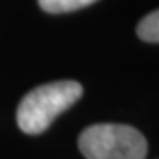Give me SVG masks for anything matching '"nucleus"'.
Here are the masks:
<instances>
[{"instance_id":"4","label":"nucleus","mask_w":159,"mask_h":159,"mask_svg":"<svg viewBox=\"0 0 159 159\" xmlns=\"http://www.w3.org/2000/svg\"><path fill=\"white\" fill-rule=\"evenodd\" d=\"M136 34L145 43H159V9L147 14L138 23Z\"/></svg>"},{"instance_id":"1","label":"nucleus","mask_w":159,"mask_h":159,"mask_svg":"<svg viewBox=\"0 0 159 159\" xmlns=\"http://www.w3.org/2000/svg\"><path fill=\"white\" fill-rule=\"evenodd\" d=\"M83 94L78 81L64 80L35 87L21 99L16 122L25 134H41L58 115L69 110Z\"/></svg>"},{"instance_id":"2","label":"nucleus","mask_w":159,"mask_h":159,"mask_svg":"<svg viewBox=\"0 0 159 159\" xmlns=\"http://www.w3.org/2000/svg\"><path fill=\"white\" fill-rule=\"evenodd\" d=\"M85 159H145L147 140L142 133L125 124H96L78 138Z\"/></svg>"},{"instance_id":"3","label":"nucleus","mask_w":159,"mask_h":159,"mask_svg":"<svg viewBox=\"0 0 159 159\" xmlns=\"http://www.w3.org/2000/svg\"><path fill=\"white\" fill-rule=\"evenodd\" d=\"M39 7L50 14H62V12L78 11L81 7L94 4L96 0H37Z\"/></svg>"}]
</instances>
